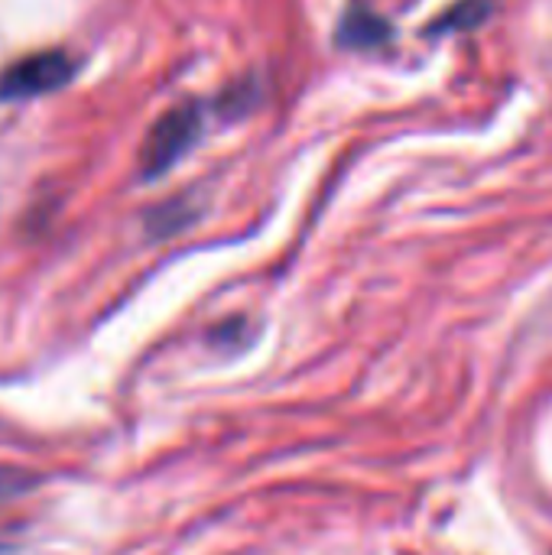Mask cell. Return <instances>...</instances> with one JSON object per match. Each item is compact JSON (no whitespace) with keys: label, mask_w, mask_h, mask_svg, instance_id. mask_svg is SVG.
I'll return each instance as SVG.
<instances>
[{"label":"cell","mask_w":552,"mask_h":555,"mask_svg":"<svg viewBox=\"0 0 552 555\" xmlns=\"http://www.w3.org/2000/svg\"><path fill=\"white\" fill-rule=\"evenodd\" d=\"M75 72H78V59L68 49H42L23 55L0 72V104L52 94L65 88L75 78Z\"/></svg>","instance_id":"7a4b0ae2"},{"label":"cell","mask_w":552,"mask_h":555,"mask_svg":"<svg viewBox=\"0 0 552 555\" xmlns=\"http://www.w3.org/2000/svg\"><path fill=\"white\" fill-rule=\"evenodd\" d=\"M488 13H491V0H459L449 13H442V16L433 23V33L475 29L478 23H485Z\"/></svg>","instance_id":"277c9868"},{"label":"cell","mask_w":552,"mask_h":555,"mask_svg":"<svg viewBox=\"0 0 552 555\" xmlns=\"http://www.w3.org/2000/svg\"><path fill=\"white\" fill-rule=\"evenodd\" d=\"M202 133V111L198 104L185 101L169 107L146 133L140 146V179H159L166 176L198 140Z\"/></svg>","instance_id":"6da1fadb"},{"label":"cell","mask_w":552,"mask_h":555,"mask_svg":"<svg viewBox=\"0 0 552 555\" xmlns=\"http://www.w3.org/2000/svg\"><path fill=\"white\" fill-rule=\"evenodd\" d=\"M390 39V23L364 3H351L338 23L342 49H377Z\"/></svg>","instance_id":"3957f363"}]
</instances>
